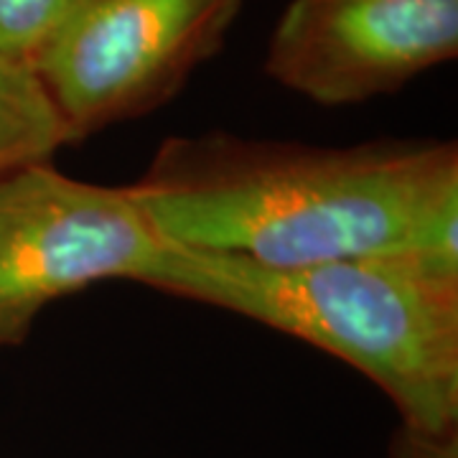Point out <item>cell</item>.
<instances>
[{
	"label": "cell",
	"mask_w": 458,
	"mask_h": 458,
	"mask_svg": "<svg viewBox=\"0 0 458 458\" xmlns=\"http://www.w3.org/2000/svg\"><path fill=\"white\" fill-rule=\"evenodd\" d=\"M390 458H458V433L426 436L410 428H397Z\"/></svg>",
	"instance_id": "ba28073f"
},
{
	"label": "cell",
	"mask_w": 458,
	"mask_h": 458,
	"mask_svg": "<svg viewBox=\"0 0 458 458\" xmlns=\"http://www.w3.org/2000/svg\"><path fill=\"white\" fill-rule=\"evenodd\" d=\"M245 0H87L31 62L69 146L146 117L216 56Z\"/></svg>",
	"instance_id": "277c9868"
},
{
	"label": "cell",
	"mask_w": 458,
	"mask_h": 458,
	"mask_svg": "<svg viewBox=\"0 0 458 458\" xmlns=\"http://www.w3.org/2000/svg\"><path fill=\"white\" fill-rule=\"evenodd\" d=\"M168 242L265 267L408 252L458 273V146L171 135L132 183Z\"/></svg>",
	"instance_id": "6da1fadb"
},
{
	"label": "cell",
	"mask_w": 458,
	"mask_h": 458,
	"mask_svg": "<svg viewBox=\"0 0 458 458\" xmlns=\"http://www.w3.org/2000/svg\"><path fill=\"white\" fill-rule=\"evenodd\" d=\"M69 146L64 125L31 64L0 54V176L51 161Z\"/></svg>",
	"instance_id": "8992f818"
},
{
	"label": "cell",
	"mask_w": 458,
	"mask_h": 458,
	"mask_svg": "<svg viewBox=\"0 0 458 458\" xmlns=\"http://www.w3.org/2000/svg\"><path fill=\"white\" fill-rule=\"evenodd\" d=\"M87 0H0V54L31 64Z\"/></svg>",
	"instance_id": "52a82bcc"
},
{
	"label": "cell",
	"mask_w": 458,
	"mask_h": 458,
	"mask_svg": "<svg viewBox=\"0 0 458 458\" xmlns=\"http://www.w3.org/2000/svg\"><path fill=\"white\" fill-rule=\"evenodd\" d=\"M458 54V0H291L265 72L324 107L393 95Z\"/></svg>",
	"instance_id": "5b68a950"
},
{
	"label": "cell",
	"mask_w": 458,
	"mask_h": 458,
	"mask_svg": "<svg viewBox=\"0 0 458 458\" xmlns=\"http://www.w3.org/2000/svg\"><path fill=\"white\" fill-rule=\"evenodd\" d=\"M140 285L311 344L390 397L403 428L458 433V273L408 252L265 267L168 242Z\"/></svg>",
	"instance_id": "7a4b0ae2"
},
{
	"label": "cell",
	"mask_w": 458,
	"mask_h": 458,
	"mask_svg": "<svg viewBox=\"0 0 458 458\" xmlns=\"http://www.w3.org/2000/svg\"><path fill=\"white\" fill-rule=\"evenodd\" d=\"M168 240L135 186H102L51 161L0 176V349L21 346L51 303L105 280L140 283Z\"/></svg>",
	"instance_id": "3957f363"
}]
</instances>
